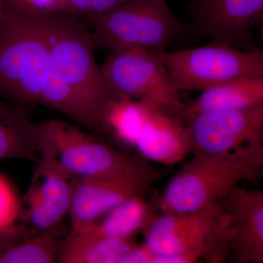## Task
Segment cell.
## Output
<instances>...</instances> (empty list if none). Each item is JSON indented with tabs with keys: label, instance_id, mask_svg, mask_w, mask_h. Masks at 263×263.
Here are the masks:
<instances>
[{
	"label": "cell",
	"instance_id": "cell-17",
	"mask_svg": "<svg viewBox=\"0 0 263 263\" xmlns=\"http://www.w3.org/2000/svg\"><path fill=\"white\" fill-rule=\"evenodd\" d=\"M156 209L145 200L144 197H133L73 235L79 234L91 238L136 236L157 215Z\"/></svg>",
	"mask_w": 263,
	"mask_h": 263
},
{
	"label": "cell",
	"instance_id": "cell-11",
	"mask_svg": "<svg viewBox=\"0 0 263 263\" xmlns=\"http://www.w3.org/2000/svg\"><path fill=\"white\" fill-rule=\"evenodd\" d=\"M160 173L148 162L140 168L121 176L75 178L68 212L69 235L92 224L126 200L144 196L160 179Z\"/></svg>",
	"mask_w": 263,
	"mask_h": 263
},
{
	"label": "cell",
	"instance_id": "cell-7",
	"mask_svg": "<svg viewBox=\"0 0 263 263\" xmlns=\"http://www.w3.org/2000/svg\"><path fill=\"white\" fill-rule=\"evenodd\" d=\"M221 209L214 206L186 214H157L143 230L152 263L209 262L219 233Z\"/></svg>",
	"mask_w": 263,
	"mask_h": 263
},
{
	"label": "cell",
	"instance_id": "cell-21",
	"mask_svg": "<svg viewBox=\"0 0 263 263\" xmlns=\"http://www.w3.org/2000/svg\"><path fill=\"white\" fill-rule=\"evenodd\" d=\"M24 222L22 198L10 180L0 173V246L21 238Z\"/></svg>",
	"mask_w": 263,
	"mask_h": 263
},
{
	"label": "cell",
	"instance_id": "cell-4",
	"mask_svg": "<svg viewBox=\"0 0 263 263\" xmlns=\"http://www.w3.org/2000/svg\"><path fill=\"white\" fill-rule=\"evenodd\" d=\"M89 22L95 48L108 53L126 49L165 51L175 40L193 31L177 18L165 0H129Z\"/></svg>",
	"mask_w": 263,
	"mask_h": 263
},
{
	"label": "cell",
	"instance_id": "cell-25",
	"mask_svg": "<svg viewBox=\"0 0 263 263\" xmlns=\"http://www.w3.org/2000/svg\"><path fill=\"white\" fill-rule=\"evenodd\" d=\"M8 10L4 0H0V24L5 20L8 15Z\"/></svg>",
	"mask_w": 263,
	"mask_h": 263
},
{
	"label": "cell",
	"instance_id": "cell-1",
	"mask_svg": "<svg viewBox=\"0 0 263 263\" xmlns=\"http://www.w3.org/2000/svg\"><path fill=\"white\" fill-rule=\"evenodd\" d=\"M47 14L8 10L0 24V97L55 110L70 92L52 66Z\"/></svg>",
	"mask_w": 263,
	"mask_h": 263
},
{
	"label": "cell",
	"instance_id": "cell-23",
	"mask_svg": "<svg viewBox=\"0 0 263 263\" xmlns=\"http://www.w3.org/2000/svg\"><path fill=\"white\" fill-rule=\"evenodd\" d=\"M92 0H62L58 13L87 18L91 12Z\"/></svg>",
	"mask_w": 263,
	"mask_h": 263
},
{
	"label": "cell",
	"instance_id": "cell-22",
	"mask_svg": "<svg viewBox=\"0 0 263 263\" xmlns=\"http://www.w3.org/2000/svg\"><path fill=\"white\" fill-rule=\"evenodd\" d=\"M8 10L45 14L58 13L62 0H4Z\"/></svg>",
	"mask_w": 263,
	"mask_h": 263
},
{
	"label": "cell",
	"instance_id": "cell-10",
	"mask_svg": "<svg viewBox=\"0 0 263 263\" xmlns=\"http://www.w3.org/2000/svg\"><path fill=\"white\" fill-rule=\"evenodd\" d=\"M221 214L212 262H263V193L239 185L219 201Z\"/></svg>",
	"mask_w": 263,
	"mask_h": 263
},
{
	"label": "cell",
	"instance_id": "cell-6",
	"mask_svg": "<svg viewBox=\"0 0 263 263\" xmlns=\"http://www.w3.org/2000/svg\"><path fill=\"white\" fill-rule=\"evenodd\" d=\"M157 53L180 92L202 91L230 81L263 77L260 49L247 51L212 41L200 47Z\"/></svg>",
	"mask_w": 263,
	"mask_h": 263
},
{
	"label": "cell",
	"instance_id": "cell-9",
	"mask_svg": "<svg viewBox=\"0 0 263 263\" xmlns=\"http://www.w3.org/2000/svg\"><path fill=\"white\" fill-rule=\"evenodd\" d=\"M185 124L193 154L237 155L263 161V105L202 113Z\"/></svg>",
	"mask_w": 263,
	"mask_h": 263
},
{
	"label": "cell",
	"instance_id": "cell-8",
	"mask_svg": "<svg viewBox=\"0 0 263 263\" xmlns=\"http://www.w3.org/2000/svg\"><path fill=\"white\" fill-rule=\"evenodd\" d=\"M101 67L116 96L141 100L178 116L183 105L168 71L156 52L126 49L109 53Z\"/></svg>",
	"mask_w": 263,
	"mask_h": 263
},
{
	"label": "cell",
	"instance_id": "cell-14",
	"mask_svg": "<svg viewBox=\"0 0 263 263\" xmlns=\"http://www.w3.org/2000/svg\"><path fill=\"white\" fill-rule=\"evenodd\" d=\"M135 149L148 162L167 166L179 163L191 152L186 124L178 116L155 108Z\"/></svg>",
	"mask_w": 263,
	"mask_h": 263
},
{
	"label": "cell",
	"instance_id": "cell-13",
	"mask_svg": "<svg viewBox=\"0 0 263 263\" xmlns=\"http://www.w3.org/2000/svg\"><path fill=\"white\" fill-rule=\"evenodd\" d=\"M40 159L22 198L24 222L38 232L56 228L68 214L74 178L62 168L51 151L38 144Z\"/></svg>",
	"mask_w": 263,
	"mask_h": 263
},
{
	"label": "cell",
	"instance_id": "cell-16",
	"mask_svg": "<svg viewBox=\"0 0 263 263\" xmlns=\"http://www.w3.org/2000/svg\"><path fill=\"white\" fill-rule=\"evenodd\" d=\"M27 107L0 97V160H39L35 124Z\"/></svg>",
	"mask_w": 263,
	"mask_h": 263
},
{
	"label": "cell",
	"instance_id": "cell-3",
	"mask_svg": "<svg viewBox=\"0 0 263 263\" xmlns=\"http://www.w3.org/2000/svg\"><path fill=\"white\" fill-rule=\"evenodd\" d=\"M263 161L237 155L195 153L171 179L157 202L164 214H186L212 208L241 181L262 176Z\"/></svg>",
	"mask_w": 263,
	"mask_h": 263
},
{
	"label": "cell",
	"instance_id": "cell-19",
	"mask_svg": "<svg viewBox=\"0 0 263 263\" xmlns=\"http://www.w3.org/2000/svg\"><path fill=\"white\" fill-rule=\"evenodd\" d=\"M137 245L130 238H91L76 234L61 240L57 262L62 263H121Z\"/></svg>",
	"mask_w": 263,
	"mask_h": 263
},
{
	"label": "cell",
	"instance_id": "cell-24",
	"mask_svg": "<svg viewBox=\"0 0 263 263\" xmlns=\"http://www.w3.org/2000/svg\"><path fill=\"white\" fill-rule=\"evenodd\" d=\"M129 0H92L91 12L87 19H91L108 13Z\"/></svg>",
	"mask_w": 263,
	"mask_h": 263
},
{
	"label": "cell",
	"instance_id": "cell-20",
	"mask_svg": "<svg viewBox=\"0 0 263 263\" xmlns=\"http://www.w3.org/2000/svg\"><path fill=\"white\" fill-rule=\"evenodd\" d=\"M59 232L56 227L0 246V263L57 262L61 243Z\"/></svg>",
	"mask_w": 263,
	"mask_h": 263
},
{
	"label": "cell",
	"instance_id": "cell-18",
	"mask_svg": "<svg viewBox=\"0 0 263 263\" xmlns=\"http://www.w3.org/2000/svg\"><path fill=\"white\" fill-rule=\"evenodd\" d=\"M155 108L141 100L114 97L103 112L105 141L135 148L142 129Z\"/></svg>",
	"mask_w": 263,
	"mask_h": 263
},
{
	"label": "cell",
	"instance_id": "cell-15",
	"mask_svg": "<svg viewBox=\"0 0 263 263\" xmlns=\"http://www.w3.org/2000/svg\"><path fill=\"white\" fill-rule=\"evenodd\" d=\"M263 105V77L238 79L204 90L183 105L179 117L183 122L202 113L240 110Z\"/></svg>",
	"mask_w": 263,
	"mask_h": 263
},
{
	"label": "cell",
	"instance_id": "cell-12",
	"mask_svg": "<svg viewBox=\"0 0 263 263\" xmlns=\"http://www.w3.org/2000/svg\"><path fill=\"white\" fill-rule=\"evenodd\" d=\"M193 31L212 41L257 51L252 31L263 18V0H191Z\"/></svg>",
	"mask_w": 263,
	"mask_h": 263
},
{
	"label": "cell",
	"instance_id": "cell-5",
	"mask_svg": "<svg viewBox=\"0 0 263 263\" xmlns=\"http://www.w3.org/2000/svg\"><path fill=\"white\" fill-rule=\"evenodd\" d=\"M37 144L51 151L72 178L112 177L136 171L148 161L118 149L81 126L59 119L35 124Z\"/></svg>",
	"mask_w": 263,
	"mask_h": 263
},
{
	"label": "cell",
	"instance_id": "cell-2",
	"mask_svg": "<svg viewBox=\"0 0 263 263\" xmlns=\"http://www.w3.org/2000/svg\"><path fill=\"white\" fill-rule=\"evenodd\" d=\"M79 18L60 13L46 15L51 64L81 109L83 127L105 141L103 112L116 95L95 59L89 30Z\"/></svg>",
	"mask_w": 263,
	"mask_h": 263
}]
</instances>
